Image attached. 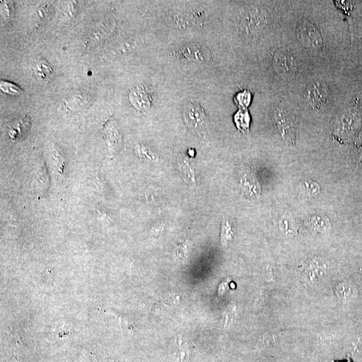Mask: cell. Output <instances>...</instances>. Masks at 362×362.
Segmentation results:
<instances>
[{
	"instance_id": "ba28073f",
	"label": "cell",
	"mask_w": 362,
	"mask_h": 362,
	"mask_svg": "<svg viewBox=\"0 0 362 362\" xmlns=\"http://www.w3.org/2000/svg\"><path fill=\"white\" fill-rule=\"evenodd\" d=\"M129 99L133 106L140 111H148L152 105L153 98L150 91L142 86L131 90Z\"/></svg>"
},
{
	"instance_id": "5b68a950",
	"label": "cell",
	"mask_w": 362,
	"mask_h": 362,
	"mask_svg": "<svg viewBox=\"0 0 362 362\" xmlns=\"http://www.w3.org/2000/svg\"><path fill=\"white\" fill-rule=\"evenodd\" d=\"M297 34L304 47L312 51H321L323 47L322 37L313 24L307 21H300L297 25Z\"/></svg>"
},
{
	"instance_id": "7a4b0ae2",
	"label": "cell",
	"mask_w": 362,
	"mask_h": 362,
	"mask_svg": "<svg viewBox=\"0 0 362 362\" xmlns=\"http://www.w3.org/2000/svg\"><path fill=\"white\" fill-rule=\"evenodd\" d=\"M267 23V14L261 9L253 8L243 14L240 29L247 38H252L262 31Z\"/></svg>"
},
{
	"instance_id": "5bb4252c",
	"label": "cell",
	"mask_w": 362,
	"mask_h": 362,
	"mask_svg": "<svg viewBox=\"0 0 362 362\" xmlns=\"http://www.w3.org/2000/svg\"><path fill=\"white\" fill-rule=\"evenodd\" d=\"M301 193L306 196H313L319 192V185L312 181L304 182L301 185Z\"/></svg>"
},
{
	"instance_id": "7c38bea8",
	"label": "cell",
	"mask_w": 362,
	"mask_h": 362,
	"mask_svg": "<svg viewBox=\"0 0 362 362\" xmlns=\"http://www.w3.org/2000/svg\"><path fill=\"white\" fill-rule=\"evenodd\" d=\"M251 93L247 91V90L240 92V93L237 94L234 98L235 102L242 109H246V107L249 106L250 103H251Z\"/></svg>"
},
{
	"instance_id": "2e32d148",
	"label": "cell",
	"mask_w": 362,
	"mask_h": 362,
	"mask_svg": "<svg viewBox=\"0 0 362 362\" xmlns=\"http://www.w3.org/2000/svg\"><path fill=\"white\" fill-rule=\"evenodd\" d=\"M1 89L4 93L10 94V95H19L21 93L22 90L17 85L13 84L12 83L2 81Z\"/></svg>"
},
{
	"instance_id": "277c9868",
	"label": "cell",
	"mask_w": 362,
	"mask_h": 362,
	"mask_svg": "<svg viewBox=\"0 0 362 362\" xmlns=\"http://www.w3.org/2000/svg\"><path fill=\"white\" fill-rule=\"evenodd\" d=\"M274 121L283 139L294 144L296 140V126L291 115L280 105H274L273 108Z\"/></svg>"
},
{
	"instance_id": "9c48e42d",
	"label": "cell",
	"mask_w": 362,
	"mask_h": 362,
	"mask_svg": "<svg viewBox=\"0 0 362 362\" xmlns=\"http://www.w3.org/2000/svg\"><path fill=\"white\" fill-rule=\"evenodd\" d=\"M356 122V114L355 113L354 111H348L342 116L337 130L341 135L348 134L350 131H352V129H354Z\"/></svg>"
},
{
	"instance_id": "8992f818",
	"label": "cell",
	"mask_w": 362,
	"mask_h": 362,
	"mask_svg": "<svg viewBox=\"0 0 362 362\" xmlns=\"http://www.w3.org/2000/svg\"><path fill=\"white\" fill-rule=\"evenodd\" d=\"M177 56L181 60L187 62L202 63L209 60L211 57L209 49L199 44H188L180 48Z\"/></svg>"
},
{
	"instance_id": "4fadbf2b",
	"label": "cell",
	"mask_w": 362,
	"mask_h": 362,
	"mask_svg": "<svg viewBox=\"0 0 362 362\" xmlns=\"http://www.w3.org/2000/svg\"><path fill=\"white\" fill-rule=\"evenodd\" d=\"M355 290L348 284H340L337 288V295L343 300H348L354 295Z\"/></svg>"
},
{
	"instance_id": "8fae6325",
	"label": "cell",
	"mask_w": 362,
	"mask_h": 362,
	"mask_svg": "<svg viewBox=\"0 0 362 362\" xmlns=\"http://www.w3.org/2000/svg\"><path fill=\"white\" fill-rule=\"evenodd\" d=\"M34 74L40 80H46L52 73V68L45 61L36 63L34 67Z\"/></svg>"
},
{
	"instance_id": "3957f363",
	"label": "cell",
	"mask_w": 362,
	"mask_h": 362,
	"mask_svg": "<svg viewBox=\"0 0 362 362\" xmlns=\"http://www.w3.org/2000/svg\"><path fill=\"white\" fill-rule=\"evenodd\" d=\"M274 71L283 79L293 78L297 71V63L295 55L286 48H279L274 53Z\"/></svg>"
},
{
	"instance_id": "e0dca14e",
	"label": "cell",
	"mask_w": 362,
	"mask_h": 362,
	"mask_svg": "<svg viewBox=\"0 0 362 362\" xmlns=\"http://www.w3.org/2000/svg\"><path fill=\"white\" fill-rule=\"evenodd\" d=\"M331 362H340V361H331ZM341 362H352V361H351V359L350 358H348V359H347L346 361H341Z\"/></svg>"
},
{
	"instance_id": "6da1fadb",
	"label": "cell",
	"mask_w": 362,
	"mask_h": 362,
	"mask_svg": "<svg viewBox=\"0 0 362 362\" xmlns=\"http://www.w3.org/2000/svg\"><path fill=\"white\" fill-rule=\"evenodd\" d=\"M186 126L200 137H204L208 131V118L200 105L189 103L186 105L183 113Z\"/></svg>"
},
{
	"instance_id": "9a60e30c",
	"label": "cell",
	"mask_w": 362,
	"mask_h": 362,
	"mask_svg": "<svg viewBox=\"0 0 362 362\" xmlns=\"http://www.w3.org/2000/svg\"><path fill=\"white\" fill-rule=\"evenodd\" d=\"M310 225L314 230L320 232L326 231L329 227L328 219H322L320 217H313L310 219Z\"/></svg>"
},
{
	"instance_id": "30bf717a",
	"label": "cell",
	"mask_w": 362,
	"mask_h": 362,
	"mask_svg": "<svg viewBox=\"0 0 362 362\" xmlns=\"http://www.w3.org/2000/svg\"><path fill=\"white\" fill-rule=\"evenodd\" d=\"M235 123H236L237 128L240 131L245 132L249 131L250 124V117L246 109H240L238 113L235 115Z\"/></svg>"
},
{
	"instance_id": "52a82bcc",
	"label": "cell",
	"mask_w": 362,
	"mask_h": 362,
	"mask_svg": "<svg viewBox=\"0 0 362 362\" xmlns=\"http://www.w3.org/2000/svg\"><path fill=\"white\" fill-rule=\"evenodd\" d=\"M304 98L309 104L315 107H320L326 104L328 98V89L321 81H315L307 86Z\"/></svg>"
}]
</instances>
